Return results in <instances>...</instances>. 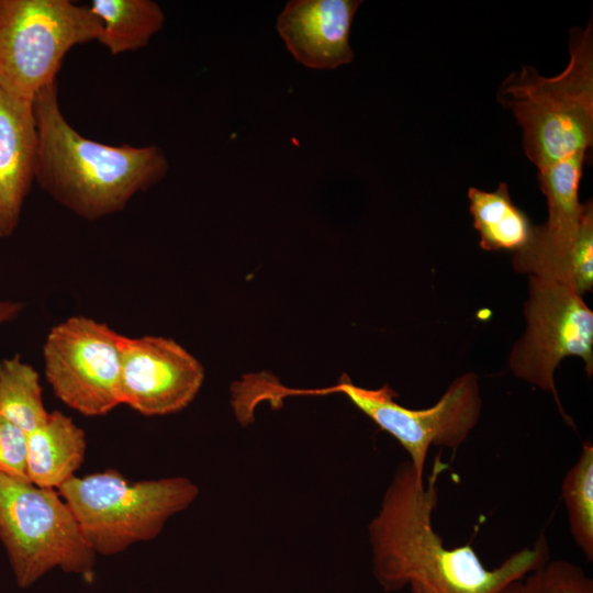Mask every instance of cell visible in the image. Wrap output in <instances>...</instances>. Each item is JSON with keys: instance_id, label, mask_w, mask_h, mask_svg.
<instances>
[{"instance_id": "cell-22", "label": "cell", "mask_w": 593, "mask_h": 593, "mask_svg": "<svg viewBox=\"0 0 593 593\" xmlns=\"http://www.w3.org/2000/svg\"><path fill=\"white\" fill-rule=\"evenodd\" d=\"M410 586L412 593H433L429 589L418 583H412Z\"/></svg>"}, {"instance_id": "cell-8", "label": "cell", "mask_w": 593, "mask_h": 593, "mask_svg": "<svg viewBox=\"0 0 593 593\" xmlns=\"http://www.w3.org/2000/svg\"><path fill=\"white\" fill-rule=\"evenodd\" d=\"M525 303L526 331L510 356L513 373L550 392L563 413L555 370L569 356L582 358L590 378L593 373V312L569 286L529 276Z\"/></svg>"}, {"instance_id": "cell-11", "label": "cell", "mask_w": 593, "mask_h": 593, "mask_svg": "<svg viewBox=\"0 0 593 593\" xmlns=\"http://www.w3.org/2000/svg\"><path fill=\"white\" fill-rule=\"evenodd\" d=\"M203 380L200 361L177 342L159 336H124L121 404L146 416L177 413L193 401Z\"/></svg>"}, {"instance_id": "cell-18", "label": "cell", "mask_w": 593, "mask_h": 593, "mask_svg": "<svg viewBox=\"0 0 593 593\" xmlns=\"http://www.w3.org/2000/svg\"><path fill=\"white\" fill-rule=\"evenodd\" d=\"M569 528L588 561H593V445L586 440L561 484Z\"/></svg>"}, {"instance_id": "cell-6", "label": "cell", "mask_w": 593, "mask_h": 593, "mask_svg": "<svg viewBox=\"0 0 593 593\" xmlns=\"http://www.w3.org/2000/svg\"><path fill=\"white\" fill-rule=\"evenodd\" d=\"M101 23L89 5L69 0H0V88L33 103L56 81L65 55L98 41Z\"/></svg>"}, {"instance_id": "cell-7", "label": "cell", "mask_w": 593, "mask_h": 593, "mask_svg": "<svg viewBox=\"0 0 593 593\" xmlns=\"http://www.w3.org/2000/svg\"><path fill=\"white\" fill-rule=\"evenodd\" d=\"M342 393L382 430L393 436L410 456L418 478H424L429 447L458 448L477 425L482 407L478 376L465 373L455 379L443 396L430 407L415 410L399 404L398 393L388 384L366 389L342 374L332 387L293 389L280 385L281 400L300 395Z\"/></svg>"}, {"instance_id": "cell-20", "label": "cell", "mask_w": 593, "mask_h": 593, "mask_svg": "<svg viewBox=\"0 0 593 593\" xmlns=\"http://www.w3.org/2000/svg\"><path fill=\"white\" fill-rule=\"evenodd\" d=\"M26 434L0 415V473L27 479Z\"/></svg>"}, {"instance_id": "cell-21", "label": "cell", "mask_w": 593, "mask_h": 593, "mask_svg": "<svg viewBox=\"0 0 593 593\" xmlns=\"http://www.w3.org/2000/svg\"><path fill=\"white\" fill-rule=\"evenodd\" d=\"M23 303L0 299V326L14 320L23 309Z\"/></svg>"}, {"instance_id": "cell-3", "label": "cell", "mask_w": 593, "mask_h": 593, "mask_svg": "<svg viewBox=\"0 0 593 593\" xmlns=\"http://www.w3.org/2000/svg\"><path fill=\"white\" fill-rule=\"evenodd\" d=\"M497 102L523 130L528 159L542 170L593 143V24L570 31L569 61L553 77L523 66L500 85Z\"/></svg>"}, {"instance_id": "cell-1", "label": "cell", "mask_w": 593, "mask_h": 593, "mask_svg": "<svg viewBox=\"0 0 593 593\" xmlns=\"http://www.w3.org/2000/svg\"><path fill=\"white\" fill-rule=\"evenodd\" d=\"M444 469L436 457L425 482L409 460L399 465L368 526L373 573L385 591L418 583L433 593H502L512 581L549 560L545 535L493 569L484 567L470 545L447 548L433 526L437 480Z\"/></svg>"}, {"instance_id": "cell-19", "label": "cell", "mask_w": 593, "mask_h": 593, "mask_svg": "<svg viewBox=\"0 0 593 593\" xmlns=\"http://www.w3.org/2000/svg\"><path fill=\"white\" fill-rule=\"evenodd\" d=\"M502 593H593V580L573 562L548 560L512 581Z\"/></svg>"}, {"instance_id": "cell-9", "label": "cell", "mask_w": 593, "mask_h": 593, "mask_svg": "<svg viewBox=\"0 0 593 593\" xmlns=\"http://www.w3.org/2000/svg\"><path fill=\"white\" fill-rule=\"evenodd\" d=\"M585 155L578 152L538 170L548 219L541 225H534L529 242L515 253L512 261L518 272L556 280L574 291L583 289L592 275L591 240L581 233L592 200L584 203L579 200Z\"/></svg>"}, {"instance_id": "cell-5", "label": "cell", "mask_w": 593, "mask_h": 593, "mask_svg": "<svg viewBox=\"0 0 593 593\" xmlns=\"http://www.w3.org/2000/svg\"><path fill=\"white\" fill-rule=\"evenodd\" d=\"M0 540L22 589L55 568L88 574L96 561V552L58 492L3 473H0Z\"/></svg>"}, {"instance_id": "cell-12", "label": "cell", "mask_w": 593, "mask_h": 593, "mask_svg": "<svg viewBox=\"0 0 593 593\" xmlns=\"http://www.w3.org/2000/svg\"><path fill=\"white\" fill-rule=\"evenodd\" d=\"M358 0H293L278 16L277 30L291 55L312 69L351 63L350 29Z\"/></svg>"}, {"instance_id": "cell-10", "label": "cell", "mask_w": 593, "mask_h": 593, "mask_svg": "<svg viewBox=\"0 0 593 593\" xmlns=\"http://www.w3.org/2000/svg\"><path fill=\"white\" fill-rule=\"evenodd\" d=\"M124 336L85 316L53 327L44 345L45 374L66 405L100 416L121 404V357Z\"/></svg>"}, {"instance_id": "cell-17", "label": "cell", "mask_w": 593, "mask_h": 593, "mask_svg": "<svg viewBox=\"0 0 593 593\" xmlns=\"http://www.w3.org/2000/svg\"><path fill=\"white\" fill-rule=\"evenodd\" d=\"M0 415L29 434L47 419L34 368L19 356L0 361Z\"/></svg>"}, {"instance_id": "cell-2", "label": "cell", "mask_w": 593, "mask_h": 593, "mask_svg": "<svg viewBox=\"0 0 593 593\" xmlns=\"http://www.w3.org/2000/svg\"><path fill=\"white\" fill-rule=\"evenodd\" d=\"M33 111L35 182L80 217L97 220L121 211L168 171V160L155 145L113 146L78 133L61 113L56 81L37 92Z\"/></svg>"}, {"instance_id": "cell-13", "label": "cell", "mask_w": 593, "mask_h": 593, "mask_svg": "<svg viewBox=\"0 0 593 593\" xmlns=\"http://www.w3.org/2000/svg\"><path fill=\"white\" fill-rule=\"evenodd\" d=\"M36 152L33 103L0 88V238L11 236L18 227L35 181Z\"/></svg>"}, {"instance_id": "cell-4", "label": "cell", "mask_w": 593, "mask_h": 593, "mask_svg": "<svg viewBox=\"0 0 593 593\" xmlns=\"http://www.w3.org/2000/svg\"><path fill=\"white\" fill-rule=\"evenodd\" d=\"M58 493L90 548L109 556L155 538L171 516L190 506L199 489L183 477L130 481L108 470L74 475Z\"/></svg>"}, {"instance_id": "cell-16", "label": "cell", "mask_w": 593, "mask_h": 593, "mask_svg": "<svg viewBox=\"0 0 593 593\" xmlns=\"http://www.w3.org/2000/svg\"><path fill=\"white\" fill-rule=\"evenodd\" d=\"M101 23L98 42L112 55L145 47L165 23V14L152 0H92L88 4Z\"/></svg>"}, {"instance_id": "cell-14", "label": "cell", "mask_w": 593, "mask_h": 593, "mask_svg": "<svg viewBox=\"0 0 593 593\" xmlns=\"http://www.w3.org/2000/svg\"><path fill=\"white\" fill-rule=\"evenodd\" d=\"M26 477L33 484L59 489L85 459L86 435L61 412L48 413L45 423L26 434Z\"/></svg>"}, {"instance_id": "cell-15", "label": "cell", "mask_w": 593, "mask_h": 593, "mask_svg": "<svg viewBox=\"0 0 593 593\" xmlns=\"http://www.w3.org/2000/svg\"><path fill=\"white\" fill-rule=\"evenodd\" d=\"M468 198L482 249L516 253L527 245L534 225L527 214L514 204L505 182H500L492 192L471 187Z\"/></svg>"}]
</instances>
